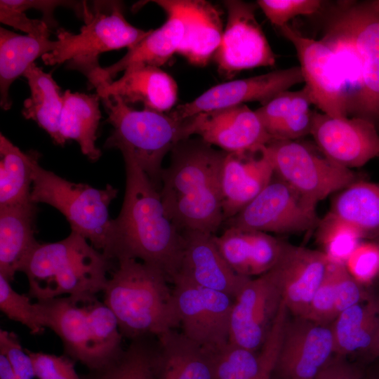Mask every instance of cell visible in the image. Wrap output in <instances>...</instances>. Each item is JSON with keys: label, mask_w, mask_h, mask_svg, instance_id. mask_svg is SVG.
Returning a JSON list of instances; mask_svg holds the SVG:
<instances>
[{"label": "cell", "mask_w": 379, "mask_h": 379, "mask_svg": "<svg viewBox=\"0 0 379 379\" xmlns=\"http://www.w3.org/2000/svg\"><path fill=\"white\" fill-rule=\"evenodd\" d=\"M329 263L323 251L286 243L279 261L270 271L288 312L297 317L305 316Z\"/></svg>", "instance_id": "ffe728a7"}, {"label": "cell", "mask_w": 379, "mask_h": 379, "mask_svg": "<svg viewBox=\"0 0 379 379\" xmlns=\"http://www.w3.org/2000/svg\"><path fill=\"white\" fill-rule=\"evenodd\" d=\"M258 379H272V374L270 373H263L260 375Z\"/></svg>", "instance_id": "f5cc1de1"}, {"label": "cell", "mask_w": 379, "mask_h": 379, "mask_svg": "<svg viewBox=\"0 0 379 379\" xmlns=\"http://www.w3.org/2000/svg\"><path fill=\"white\" fill-rule=\"evenodd\" d=\"M331 265L335 279V312L338 317L343 311L366 298L360 284L350 275L345 264L331 262Z\"/></svg>", "instance_id": "f6af8a7d"}, {"label": "cell", "mask_w": 379, "mask_h": 379, "mask_svg": "<svg viewBox=\"0 0 379 379\" xmlns=\"http://www.w3.org/2000/svg\"><path fill=\"white\" fill-rule=\"evenodd\" d=\"M316 205L280 178H272L257 197L225 224L226 227L266 233L305 232L316 228L320 221Z\"/></svg>", "instance_id": "8fae6325"}, {"label": "cell", "mask_w": 379, "mask_h": 379, "mask_svg": "<svg viewBox=\"0 0 379 379\" xmlns=\"http://www.w3.org/2000/svg\"><path fill=\"white\" fill-rule=\"evenodd\" d=\"M0 21L34 37L49 38L50 29L44 20L31 19L25 11L11 6L7 1H0Z\"/></svg>", "instance_id": "7dc6e473"}, {"label": "cell", "mask_w": 379, "mask_h": 379, "mask_svg": "<svg viewBox=\"0 0 379 379\" xmlns=\"http://www.w3.org/2000/svg\"><path fill=\"white\" fill-rule=\"evenodd\" d=\"M332 214L364 237L379 235V184L358 181L343 190L333 202Z\"/></svg>", "instance_id": "d6a6232c"}, {"label": "cell", "mask_w": 379, "mask_h": 379, "mask_svg": "<svg viewBox=\"0 0 379 379\" xmlns=\"http://www.w3.org/2000/svg\"><path fill=\"white\" fill-rule=\"evenodd\" d=\"M261 8L270 22L281 28L298 15H311L318 13L324 4L321 0H258Z\"/></svg>", "instance_id": "ab89813d"}, {"label": "cell", "mask_w": 379, "mask_h": 379, "mask_svg": "<svg viewBox=\"0 0 379 379\" xmlns=\"http://www.w3.org/2000/svg\"><path fill=\"white\" fill-rule=\"evenodd\" d=\"M317 239L330 262L345 264L363 238L351 225L329 212L317 227Z\"/></svg>", "instance_id": "d590c367"}, {"label": "cell", "mask_w": 379, "mask_h": 379, "mask_svg": "<svg viewBox=\"0 0 379 379\" xmlns=\"http://www.w3.org/2000/svg\"><path fill=\"white\" fill-rule=\"evenodd\" d=\"M0 310L10 319L26 326L32 334H41L46 328L35 303L13 290L10 281L1 274Z\"/></svg>", "instance_id": "74e56055"}, {"label": "cell", "mask_w": 379, "mask_h": 379, "mask_svg": "<svg viewBox=\"0 0 379 379\" xmlns=\"http://www.w3.org/2000/svg\"><path fill=\"white\" fill-rule=\"evenodd\" d=\"M260 369L259 353L231 343L217 353L216 379H257Z\"/></svg>", "instance_id": "8d00e7d4"}, {"label": "cell", "mask_w": 379, "mask_h": 379, "mask_svg": "<svg viewBox=\"0 0 379 379\" xmlns=\"http://www.w3.org/2000/svg\"><path fill=\"white\" fill-rule=\"evenodd\" d=\"M304 317L323 325H330L337 317L335 279L331 262L327 273L316 291Z\"/></svg>", "instance_id": "60d3db41"}, {"label": "cell", "mask_w": 379, "mask_h": 379, "mask_svg": "<svg viewBox=\"0 0 379 379\" xmlns=\"http://www.w3.org/2000/svg\"><path fill=\"white\" fill-rule=\"evenodd\" d=\"M94 4L93 10H90L84 4L82 16L85 25L79 34L58 31L57 48L41 57L46 65L67 62L69 69L81 71L90 80L101 67L98 63L101 53L122 48L130 50L152 31L128 23L119 2L98 1Z\"/></svg>", "instance_id": "52a82bcc"}, {"label": "cell", "mask_w": 379, "mask_h": 379, "mask_svg": "<svg viewBox=\"0 0 379 379\" xmlns=\"http://www.w3.org/2000/svg\"><path fill=\"white\" fill-rule=\"evenodd\" d=\"M58 44L57 40L20 35L0 27V104L3 109H9L12 105L9 95L11 84L37 58L53 51Z\"/></svg>", "instance_id": "f1b7e54d"}, {"label": "cell", "mask_w": 379, "mask_h": 379, "mask_svg": "<svg viewBox=\"0 0 379 379\" xmlns=\"http://www.w3.org/2000/svg\"><path fill=\"white\" fill-rule=\"evenodd\" d=\"M35 305L44 326L60 338L67 357L90 371L101 370L123 352L116 317L96 295L60 296Z\"/></svg>", "instance_id": "5b68a950"}, {"label": "cell", "mask_w": 379, "mask_h": 379, "mask_svg": "<svg viewBox=\"0 0 379 379\" xmlns=\"http://www.w3.org/2000/svg\"><path fill=\"white\" fill-rule=\"evenodd\" d=\"M0 353L8 359L15 379L35 377L32 360L26 350H23L15 333L0 330Z\"/></svg>", "instance_id": "ee69618b"}, {"label": "cell", "mask_w": 379, "mask_h": 379, "mask_svg": "<svg viewBox=\"0 0 379 379\" xmlns=\"http://www.w3.org/2000/svg\"><path fill=\"white\" fill-rule=\"evenodd\" d=\"M227 152L201 138H187L171 152L161 175L160 196L166 211L180 231L215 234L225 222L221 171Z\"/></svg>", "instance_id": "7a4b0ae2"}, {"label": "cell", "mask_w": 379, "mask_h": 379, "mask_svg": "<svg viewBox=\"0 0 379 379\" xmlns=\"http://www.w3.org/2000/svg\"><path fill=\"white\" fill-rule=\"evenodd\" d=\"M316 379H363L359 371L342 359L331 358L319 372Z\"/></svg>", "instance_id": "c3c4849f"}, {"label": "cell", "mask_w": 379, "mask_h": 379, "mask_svg": "<svg viewBox=\"0 0 379 379\" xmlns=\"http://www.w3.org/2000/svg\"><path fill=\"white\" fill-rule=\"evenodd\" d=\"M185 32L177 53L190 64L205 66L218 50L223 34L218 9L202 0H184Z\"/></svg>", "instance_id": "83f0119b"}, {"label": "cell", "mask_w": 379, "mask_h": 379, "mask_svg": "<svg viewBox=\"0 0 379 379\" xmlns=\"http://www.w3.org/2000/svg\"><path fill=\"white\" fill-rule=\"evenodd\" d=\"M262 151L270 161L274 174L315 204L355 182L351 169L295 140H272Z\"/></svg>", "instance_id": "30bf717a"}, {"label": "cell", "mask_w": 379, "mask_h": 379, "mask_svg": "<svg viewBox=\"0 0 379 379\" xmlns=\"http://www.w3.org/2000/svg\"><path fill=\"white\" fill-rule=\"evenodd\" d=\"M100 100L97 93H72L69 90L63 93L60 133L65 141H77L81 152L91 161H97L101 156L95 146L101 118Z\"/></svg>", "instance_id": "f546056e"}, {"label": "cell", "mask_w": 379, "mask_h": 379, "mask_svg": "<svg viewBox=\"0 0 379 379\" xmlns=\"http://www.w3.org/2000/svg\"><path fill=\"white\" fill-rule=\"evenodd\" d=\"M312 104L309 92L304 86L297 91L282 92L255 111L267 131L291 114L310 111Z\"/></svg>", "instance_id": "f35d334b"}, {"label": "cell", "mask_w": 379, "mask_h": 379, "mask_svg": "<svg viewBox=\"0 0 379 379\" xmlns=\"http://www.w3.org/2000/svg\"><path fill=\"white\" fill-rule=\"evenodd\" d=\"M262 147L257 152L227 153L221 171L225 222L241 211L273 178L274 168Z\"/></svg>", "instance_id": "603a6c76"}, {"label": "cell", "mask_w": 379, "mask_h": 379, "mask_svg": "<svg viewBox=\"0 0 379 379\" xmlns=\"http://www.w3.org/2000/svg\"><path fill=\"white\" fill-rule=\"evenodd\" d=\"M7 2L15 8L25 11L27 9L33 8L39 9L44 14V18H46V22L49 28L56 26L55 21L53 19V10L59 6L69 5L73 3L65 1H11L7 0Z\"/></svg>", "instance_id": "681fc988"}, {"label": "cell", "mask_w": 379, "mask_h": 379, "mask_svg": "<svg viewBox=\"0 0 379 379\" xmlns=\"http://www.w3.org/2000/svg\"><path fill=\"white\" fill-rule=\"evenodd\" d=\"M167 14L166 22L159 28L152 30L134 48L116 63L100 67L88 81L91 86L109 82L120 72L133 65H151L160 67L177 52L185 32L184 0L153 1Z\"/></svg>", "instance_id": "44dd1931"}, {"label": "cell", "mask_w": 379, "mask_h": 379, "mask_svg": "<svg viewBox=\"0 0 379 379\" xmlns=\"http://www.w3.org/2000/svg\"><path fill=\"white\" fill-rule=\"evenodd\" d=\"M327 24L353 42L362 66V88L352 113L379 121V6L376 0L338 1Z\"/></svg>", "instance_id": "9c48e42d"}, {"label": "cell", "mask_w": 379, "mask_h": 379, "mask_svg": "<svg viewBox=\"0 0 379 379\" xmlns=\"http://www.w3.org/2000/svg\"><path fill=\"white\" fill-rule=\"evenodd\" d=\"M377 4L379 6V0H376Z\"/></svg>", "instance_id": "db71d44e"}, {"label": "cell", "mask_w": 379, "mask_h": 379, "mask_svg": "<svg viewBox=\"0 0 379 379\" xmlns=\"http://www.w3.org/2000/svg\"><path fill=\"white\" fill-rule=\"evenodd\" d=\"M155 337L131 340L128 347L112 363L93 372L92 379H155Z\"/></svg>", "instance_id": "e575fe53"}, {"label": "cell", "mask_w": 379, "mask_h": 379, "mask_svg": "<svg viewBox=\"0 0 379 379\" xmlns=\"http://www.w3.org/2000/svg\"><path fill=\"white\" fill-rule=\"evenodd\" d=\"M36 204L0 207V274L8 281L37 246L34 238Z\"/></svg>", "instance_id": "4316f807"}, {"label": "cell", "mask_w": 379, "mask_h": 379, "mask_svg": "<svg viewBox=\"0 0 379 379\" xmlns=\"http://www.w3.org/2000/svg\"><path fill=\"white\" fill-rule=\"evenodd\" d=\"M334 339L331 325L302 317L288 318L272 377L316 379L331 359Z\"/></svg>", "instance_id": "e0dca14e"}, {"label": "cell", "mask_w": 379, "mask_h": 379, "mask_svg": "<svg viewBox=\"0 0 379 379\" xmlns=\"http://www.w3.org/2000/svg\"><path fill=\"white\" fill-rule=\"evenodd\" d=\"M30 96L24 101L22 115L34 121L51 137L55 143L63 145L65 140L60 133V121L63 107V94L53 79L33 63L24 73Z\"/></svg>", "instance_id": "4dcf8cb0"}, {"label": "cell", "mask_w": 379, "mask_h": 379, "mask_svg": "<svg viewBox=\"0 0 379 379\" xmlns=\"http://www.w3.org/2000/svg\"><path fill=\"white\" fill-rule=\"evenodd\" d=\"M214 241L230 267L251 278L270 271L279 261L286 243L262 232L226 227Z\"/></svg>", "instance_id": "d4e9b609"}, {"label": "cell", "mask_w": 379, "mask_h": 379, "mask_svg": "<svg viewBox=\"0 0 379 379\" xmlns=\"http://www.w3.org/2000/svg\"><path fill=\"white\" fill-rule=\"evenodd\" d=\"M173 292L182 333L215 353L230 343L233 298L177 277Z\"/></svg>", "instance_id": "7c38bea8"}, {"label": "cell", "mask_w": 379, "mask_h": 379, "mask_svg": "<svg viewBox=\"0 0 379 379\" xmlns=\"http://www.w3.org/2000/svg\"><path fill=\"white\" fill-rule=\"evenodd\" d=\"M113 261L85 237L71 231L61 241L39 243L19 272L26 274L29 295L36 301L62 295H96L105 288Z\"/></svg>", "instance_id": "277c9868"}, {"label": "cell", "mask_w": 379, "mask_h": 379, "mask_svg": "<svg viewBox=\"0 0 379 379\" xmlns=\"http://www.w3.org/2000/svg\"><path fill=\"white\" fill-rule=\"evenodd\" d=\"M345 265L359 284L371 282L379 274V246L360 243L353 251Z\"/></svg>", "instance_id": "b9f144b4"}, {"label": "cell", "mask_w": 379, "mask_h": 379, "mask_svg": "<svg viewBox=\"0 0 379 379\" xmlns=\"http://www.w3.org/2000/svg\"><path fill=\"white\" fill-rule=\"evenodd\" d=\"M26 351L32 360L38 379H82L75 371L74 360L67 356Z\"/></svg>", "instance_id": "7bdbcfd3"}, {"label": "cell", "mask_w": 379, "mask_h": 379, "mask_svg": "<svg viewBox=\"0 0 379 379\" xmlns=\"http://www.w3.org/2000/svg\"><path fill=\"white\" fill-rule=\"evenodd\" d=\"M40 154L35 151L32 160L31 201L44 203L61 212L72 231L103 252L107 241L111 220L108 208L118 190L110 185L97 189L83 183L68 181L42 168Z\"/></svg>", "instance_id": "ba28073f"}, {"label": "cell", "mask_w": 379, "mask_h": 379, "mask_svg": "<svg viewBox=\"0 0 379 379\" xmlns=\"http://www.w3.org/2000/svg\"><path fill=\"white\" fill-rule=\"evenodd\" d=\"M126 190L119 215L110 222L106 247L109 258H134L154 266L170 283L178 274L182 232L169 218L159 191L133 158L123 155Z\"/></svg>", "instance_id": "6da1fadb"}, {"label": "cell", "mask_w": 379, "mask_h": 379, "mask_svg": "<svg viewBox=\"0 0 379 379\" xmlns=\"http://www.w3.org/2000/svg\"><path fill=\"white\" fill-rule=\"evenodd\" d=\"M100 100L108 115L107 121L113 126L104 147L117 148L133 158L160 191L164 157L187 139L184 120H176L169 113L135 109L117 96Z\"/></svg>", "instance_id": "8992f818"}, {"label": "cell", "mask_w": 379, "mask_h": 379, "mask_svg": "<svg viewBox=\"0 0 379 379\" xmlns=\"http://www.w3.org/2000/svg\"><path fill=\"white\" fill-rule=\"evenodd\" d=\"M217 353L182 332L167 331L156 338L155 379H216Z\"/></svg>", "instance_id": "484cf974"}, {"label": "cell", "mask_w": 379, "mask_h": 379, "mask_svg": "<svg viewBox=\"0 0 379 379\" xmlns=\"http://www.w3.org/2000/svg\"><path fill=\"white\" fill-rule=\"evenodd\" d=\"M304 82L300 67L294 66L211 87L194 100L178 105L169 114L182 121L197 114L245 102L258 101L263 105L277 95Z\"/></svg>", "instance_id": "d6986e66"}, {"label": "cell", "mask_w": 379, "mask_h": 379, "mask_svg": "<svg viewBox=\"0 0 379 379\" xmlns=\"http://www.w3.org/2000/svg\"><path fill=\"white\" fill-rule=\"evenodd\" d=\"M95 89L100 98L117 96L128 105L140 103L145 109L164 113L173 107L178 98L173 78L160 67L151 65L128 67L120 79L102 84Z\"/></svg>", "instance_id": "cb8c5ba5"}, {"label": "cell", "mask_w": 379, "mask_h": 379, "mask_svg": "<svg viewBox=\"0 0 379 379\" xmlns=\"http://www.w3.org/2000/svg\"><path fill=\"white\" fill-rule=\"evenodd\" d=\"M184 125L186 138L197 135L227 153L257 152L272 140L255 111L244 104L197 114Z\"/></svg>", "instance_id": "2e32d148"}, {"label": "cell", "mask_w": 379, "mask_h": 379, "mask_svg": "<svg viewBox=\"0 0 379 379\" xmlns=\"http://www.w3.org/2000/svg\"><path fill=\"white\" fill-rule=\"evenodd\" d=\"M181 232V263L174 279L182 278L199 286L222 292L234 299L249 278L238 275L230 267L215 245V234L197 230Z\"/></svg>", "instance_id": "7402d4cb"}, {"label": "cell", "mask_w": 379, "mask_h": 379, "mask_svg": "<svg viewBox=\"0 0 379 379\" xmlns=\"http://www.w3.org/2000/svg\"><path fill=\"white\" fill-rule=\"evenodd\" d=\"M0 379H15L8 359L2 353H0Z\"/></svg>", "instance_id": "f907efd6"}, {"label": "cell", "mask_w": 379, "mask_h": 379, "mask_svg": "<svg viewBox=\"0 0 379 379\" xmlns=\"http://www.w3.org/2000/svg\"><path fill=\"white\" fill-rule=\"evenodd\" d=\"M223 4L227 20L214 55L219 71L231 77L244 69L273 66L276 55L255 18L257 4L237 0Z\"/></svg>", "instance_id": "5bb4252c"}, {"label": "cell", "mask_w": 379, "mask_h": 379, "mask_svg": "<svg viewBox=\"0 0 379 379\" xmlns=\"http://www.w3.org/2000/svg\"><path fill=\"white\" fill-rule=\"evenodd\" d=\"M162 271L129 258L117 260L103 290L119 331L131 340L158 337L180 326L173 288Z\"/></svg>", "instance_id": "3957f363"}, {"label": "cell", "mask_w": 379, "mask_h": 379, "mask_svg": "<svg viewBox=\"0 0 379 379\" xmlns=\"http://www.w3.org/2000/svg\"><path fill=\"white\" fill-rule=\"evenodd\" d=\"M279 29L296 51L312 104L330 117H348L347 94L332 50L322 41L307 37L288 25Z\"/></svg>", "instance_id": "4fadbf2b"}, {"label": "cell", "mask_w": 379, "mask_h": 379, "mask_svg": "<svg viewBox=\"0 0 379 379\" xmlns=\"http://www.w3.org/2000/svg\"><path fill=\"white\" fill-rule=\"evenodd\" d=\"M313 112L291 114L267 128L272 140H295L310 134Z\"/></svg>", "instance_id": "bcb514c9"}, {"label": "cell", "mask_w": 379, "mask_h": 379, "mask_svg": "<svg viewBox=\"0 0 379 379\" xmlns=\"http://www.w3.org/2000/svg\"><path fill=\"white\" fill-rule=\"evenodd\" d=\"M369 351L371 353L375 355H379V327L378 328V331H376L373 343L369 348Z\"/></svg>", "instance_id": "816d5d0a"}, {"label": "cell", "mask_w": 379, "mask_h": 379, "mask_svg": "<svg viewBox=\"0 0 379 379\" xmlns=\"http://www.w3.org/2000/svg\"><path fill=\"white\" fill-rule=\"evenodd\" d=\"M281 302L279 287L271 271L248 279L234 299L230 343L257 352L268 335Z\"/></svg>", "instance_id": "9a60e30c"}, {"label": "cell", "mask_w": 379, "mask_h": 379, "mask_svg": "<svg viewBox=\"0 0 379 379\" xmlns=\"http://www.w3.org/2000/svg\"><path fill=\"white\" fill-rule=\"evenodd\" d=\"M335 353L368 350L379 327V302L364 299L338 314L331 324Z\"/></svg>", "instance_id": "1f68e13d"}, {"label": "cell", "mask_w": 379, "mask_h": 379, "mask_svg": "<svg viewBox=\"0 0 379 379\" xmlns=\"http://www.w3.org/2000/svg\"><path fill=\"white\" fill-rule=\"evenodd\" d=\"M310 134L324 157L349 169L379 157V133L375 123L367 119L313 112Z\"/></svg>", "instance_id": "ac0fdd59"}, {"label": "cell", "mask_w": 379, "mask_h": 379, "mask_svg": "<svg viewBox=\"0 0 379 379\" xmlns=\"http://www.w3.org/2000/svg\"><path fill=\"white\" fill-rule=\"evenodd\" d=\"M35 151H21L0 134V207L31 202Z\"/></svg>", "instance_id": "836d02e7"}]
</instances>
